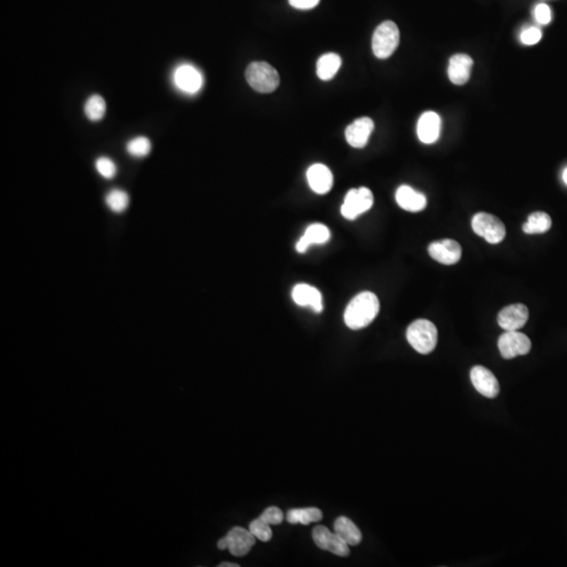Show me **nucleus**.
Returning <instances> with one entry per match:
<instances>
[{
	"label": "nucleus",
	"mask_w": 567,
	"mask_h": 567,
	"mask_svg": "<svg viewBox=\"0 0 567 567\" xmlns=\"http://www.w3.org/2000/svg\"><path fill=\"white\" fill-rule=\"evenodd\" d=\"M379 307L378 297L370 291H363L348 303L343 314L345 323L352 330L366 328L378 314Z\"/></svg>",
	"instance_id": "f257e3e1"
},
{
	"label": "nucleus",
	"mask_w": 567,
	"mask_h": 567,
	"mask_svg": "<svg viewBox=\"0 0 567 567\" xmlns=\"http://www.w3.org/2000/svg\"><path fill=\"white\" fill-rule=\"evenodd\" d=\"M407 339L417 352L429 354L436 348L438 331L432 321L417 319L408 327Z\"/></svg>",
	"instance_id": "f03ea898"
},
{
	"label": "nucleus",
	"mask_w": 567,
	"mask_h": 567,
	"mask_svg": "<svg viewBox=\"0 0 567 567\" xmlns=\"http://www.w3.org/2000/svg\"><path fill=\"white\" fill-rule=\"evenodd\" d=\"M245 76L248 85L259 93H272L279 85V75L277 69L263 61L250 63Z\"/></svg>",
	"instance_id": "7ed1b4c3"
},
{
	"label": "nucleus",
	"mask_w": 567,
	"mask_h": 567,
	"mask_svg": "<svg viewBox=\"0 0 567 567\" xmlns=\"http://www.w3.org/2000/svg\"><path fill=\"white\" fill-rule=\"evenodd\" d=\"M400 34L396 23L387 20L376 28L372 37V50L379 59L390 57L399 45Z\"/></svg>",
	"instance_id": "20e7f679"
},
{
	"label": "nucleus",
	"mask_w": 567,
	"mask_h": 567,
	"mask_svg": "<svg viewBox=\"0 0 567 567\" xmlns=\"http://www.w3.org/2000/svg\"><path fill=\"white\" fill-rule=\"evenodd\" d=\"M472 228L476 235L482 237L490 244H499L506 235L503 222L491 213H479L472 220Z\"/></svg>",
	"instance_id": "39448f33"
},
{
	"label": "nucleus",
	"mask_w": 567,
	"mask_h": 567,
	"mask_svg": "<svg viewBox=\"0 0 567 567\" xmlns=\"http://www.w3.org/2000/svg\"><path fill=\"white\" fill-rule=\"evenodd\" d=\"M374 197L372 191L367 187L351 189L345 197L343 204L341 205V215L345 219L352 221L359 215L368 211L372 207Z\"/></svg>",
	"instance_id": "423d86ee"
},
{
	"label": "nucleus",
	"mask_w": 567,
	"mask_h": 567,
	"mask_svg": "<svg viewBox=\"0 0 567 567\" xmlns=\"http://www.w3.org/2000/svg\"><path fill=\"white\" fill-rule=\"evenodd\" d=\"M501 356L512 359L520 355H526L532 349V341L524 333L519 331H505L498 341Z\"/></svg>",
	"instance_id": "0eeeda50"
},
{
	"label": "nucleus",
	"mask_w": 567,
	"mask_h": 567,
	"mask_svg": "<svg viewBox=\"0 0 567 567\" xmlns=\"http://www.w3.org/2000/svg\"><path fill=\"white\" fill-rule=\"evenodd\" d=\"M312 538L317 548L321 550L332 553L339 557H348L350 555L349 545L336 533L331 532L326 526L319 525L313 528Z\"/></svg>",
	"instance_id": "6e6552de"
},
{
	"label": "nucleus",
	"mask_w": 567,
	"mask_h": 567,
	"mask_svg": "<svg viewBox=\"0 0 567 567\" xmlns=\"http://www.w3.org/2000/svg\"><path fill=\"white\" fill-rule=\"evenodd\" d=\"M173 83L180 91L193 95L202 89L204 80L197 67L191 65H181L173 71Z\"/></svg>",
	"instance_id": "1a4fd4ad"
},
{
	"label": "nucleus",
	"mask_w": 567,
	"mask_h": 567,
	"mask_svg": "<svg viewBox=\"0 0 567 567\" xmlns=\"http://www.w3.org/2000/svg\"><path fill=\"white\" fill-rule=\"evenodd\" d=\"M428 250L433 259L443 265L457 264L462 255L460 244L454 239L433 242Z\"/></svg>",
	"instance_id": "9d476101"
},
{
	"label": "nucleus",
	"mask_w": 567,
	"mask_h": 567,
	"mask_svg": "<svg viewBox=\"0 0 567 567\" xmlns=\"http://www.w3.org/2000/svg\"><path fill=\"white\" fill-rule=\"evenodd\" d=\"M528 307L523 303H513L499 312V326L505 331H518L528 323Z\"/></svg>",
	"instance_id": "9b49d317"
},
{
	"label": "nucleus",
	"mask_w": 567,
	"mask_h": 567,
	"mask_svg": "<svg viewBox=\"0 0 567 567\" xmlns=\"http://www.w3.org/2000/svg\"><path fill=\"white\" fill-rule=\"evenodd\" d=\"M471 381L477 391L488 398H495L499 394L500 386L496 376L489 369L475 366L471 370Z\"/></svg>",
	"instance_id": "f8f14e48"
},
{
	"label": "nucleus",
	"mask_w": 567,
	"mask_h": 567,
	"mask_svg": "<svg viewBox=\"0 0 567 567\" xmlns=\"http://www.w3.org/2000/svg\"><path fill=\"white\" fill-rule=\"evenodd\" d=\"M227 540L228 548L227 550L235 557H244L250 552L253 545L255 544L257 538L253 536V533L244 528H231L228 534L225 536Z\"/></svg>",
	"instance_id": "ddd939ff"
},
{
	"label": "nucleus",
	"mask_w": 567,
	"mask_h": 567,
	"mask_svg": "<svg viewBox=\"0 0 567 567\" xmlns=\"http://www.w3.org/2000/svg\"><path fill=\"white\" fill-rule=\"evenodd\" d=\"M373 129L374 122L371 118H359L347 127L345 131L347 142L354 149H363L368 145L369 138Z\"/></svg>",
	"instance_id": "4468645a"
},
{
	"label": "nucleus",
	"mask_w": 567,
	"mask_h": 567,
	"mask_svg": "<svg viewBox=\"0 0 567 567\" xmlns=\"http://www.w3.org/2000/svg\"><path fill=\"white\" fill-rule=\"evenodd\" d=\"M441 120L435 111H425L419 118L417 123V135L419 140L425 145H432L436 142L440 133Z\"/></svg>",
	"instance_id": "2eb2a0df"
},
{
	"label": "nucleus",
	"mask_w": 567,
	"mask_h": 567,
	"mask_svg": "<svg viewBox=\"0 0 567 567\" xmlns=\"http://www.w3.org/2000/svg\"><path fill=\"white\" fill-rule=\"evenodd\" d=\"M307 180L309 186L314 193L325 195L329 193L333 186V175L326 165L313 164L307 171Z\"/></svg>",
	"instance_id": "dca6fc26"
},
{
	"label": "nucleus",
	"mask_w": 567,
	"mask_h": 567,
	"mask_svg": "<svg viewBox=\"0 0 567 567\" xmlns=\"http://www.w3.org/2000/svg\"><path fill=\"white\" fill-rule=\"evenodd\" d=\"M292 299L295 303L301 307H311L313 311L321 313L323 311V297L314 287L307 284H299L293 288Z\"/></svg>",
	"instance_id": "f3484780"
},
{
	"label": "nucleus",
	"mask_w": 567,
	"mask_h": 567,
	"mask_svg": "<svg viewBox=\"0 0 567 567\" xmlns=\"http://www.w3.org/2000/svg\"><path fill=\"white\" fill-rule=\"evenodd\" d=\"M473 59L465 54H457L451 57L449 63L448 74L451 83L456 85H463L470 79Z\"/></svg>",
	"instance_id": "a211bd4d"
},
{
	"label": "nucleus",
	"mask_w": 567,
	"mask_h": 567,
	"mask_svg": "<svg viewBox=\"0 0 567 567\" xmlns=\"http://www.w3.org/2000/svg\"><path fill=\"white\" fill-rule=\"evenodd\" d=\"M397 204L410 213H419L423 211L427 206V197L423 193L414 191L412 187L408 185H403L397 189L396 195Z\"/></svg>",
	"instance_id": "6ab92c4d"
},
{
	"label": "nucleus",
	"mask_w": 567,
	"mask_h": 567,
	"mask_svg": "<svg viewBox=\"0 0 567 567\" xmlns=\"http://www.w3.org/2000/svg\"><path fill=\"white\" fill-rule=\"evenodd\" d=\"M330 239V231L323 224H312L306 229L303 237L297 243V250L305 253L312 245L325 244Z\"/></svg>",
	"instance_id": "aec40b11"
},
{
	"label": "nucleus",
	"mask_w": 567,
	"mask_h": 567,
	"mask_svg": "<svg viewBox=\"0 0 567 567\" xmlns=\"http://www.w3.org/2000/svg\"><path fill=\"white\" fill-rule=\"evenodd\" d=\"M334 532L343 539L349 546H355L361 542V531L356 525L347 517H339L334 522Z\"/></svg>",
	"instance_id": "412c9836"
},
{
	"label": "nucleus",
	"mask_w": 567,
	"mask_h": 567,
	"mask_svg": "<svg viewBox=\"0 0 567 567\" xmlns=\"http://www.w3.org/2000/svg\"><path fill=\"white\" fill-rule=\"evenodd\" d=\"M341 67V58L334 53L325 54L319 58L317 63V73L319 79L328 81L332 79L339 67Z\"/></svg>",
	"instance_id": "4be33fe9"
},
{
	"label": "nucleus",
	"mask_w": 567,
	"mask_h": 567,
	"mask_svg": "<svg viewBox=\"0 0 567 567\" xmlns=\"http://www.w3.org/2000/svg\"><path fill=\"white\" fill-rule=\"evenodd\" d=\"M552 227V219L548 213L537 211L528 217V222L524 223L522 231L528 235H540L550 231Z\"/></svg>",
	"instance_id": "5701e85b"
},
{
	"label": "nucleus",
	"mask_w": 567,
	"mask_h": 567,
	"mask_svg": "<svg viewBox=\"0 0 567 567\" xmlns=\"http://www.w3.org/2000/svg\"><path fill=\"white\" fill-rule=\"evenodd\" d=\"M323 518V513L317 508L293 509L287 513V521L291 524L308 525L319 522Z\"/></svg>",
	"instance_id": "b1692460"
},
{
	"label": "nucleus",
	"mask_w": 567,
	"mask_h": 567,
	"mask_svg": "<svg viewBox=\"0 0 567 567\" xmlns=\"http://www.w3.org/2000/svg\"><path fill=\"white\" fill-rule=\"evenodd\" d=\"M105 113H107V103L101 96L95 94L87 98L85 103V114L87 119L91 120L92 122H98L103 119Z\"/></svg>",
	"instance_id": "393cba45"
},
{
	"label": "nucleus",
	"mask_w": 567,
	"mask_h": 567,
	"mask_svg": "<svg viewBox=\"0 0 567 567\" xmlns=\"http://www.w3.org/2000/svg\"><path fill=\"white\" fill-rule=\"evenodd\" d=\"M105 203L114 213H121L129 207V195L122 189H113L105 197Z\"/></svg>",
	"instance_id": "a878e982"
},
{
	"label": "nucleus",
	"mask_w": 567,
	"mask_h": 567,
	"mask_svg": "<svg viewBox=\"0 0 567 567\" xmlns=\"http://www.w3.org/2000/svg\"><path fill=\"white\" fill-rule=\"evenodd\" d=\"M127 151L135 158H145L151 153V143L149 138L139 136L129 140L127 145Z\"/></svg>",
	"instance_id": "bb28decb"
},
{
	"label": "nucleus",
	"mask_w": 567,
	"mask_h": 567,
	"mask_svg": "<svg viewBox=\"0 0 567 567\" xmlns=\"http://www.w3.org/2000/svg\"><path fill=\"white\" fill-rule=\"evenodd\" d=\"M249 531L253 533V536L257 540L263 541V542H268L272 538V530H271V525L261 520V518L255 519L253 522L249 524Z\"/></svg>",
	"instance_id": "cd10ccee"
},
{
	"label": "nucleus",
	"mask_w": 567,
	"mask_h": 567,
	"mask_svg": "<svg viewBox=\"0 0 567 567\" xmlns=\"http://www.w3.org/2000/svg\"><path fill=\"white\" fill-rule=\"evenodd\" d=\"M96 169L105 179H113L117 173L115 162L109 157H100L96 161Z\"/></svg>",
	"instance_id": "c85d7f7f"
},
{
	"label": "nucleus",
	"mask_w": 567,
	"mask_h": 567,
	"mask_svg": "<svg viewBox=\"0 0 567 567\" xmlns=\"http://www.w3.org/2000/svg\"><path fill=\"white\" fill-rule=\"evenodd\" d=\"M542 37V32L539 28L530 27L521 32V43L525 45H534L538 43Z\"/></svg>",
	"instance_id": "c756f323"
},
{
	"label": "nucleus",
	"mask_w": 567,
	"mask_h": 567,
	"mask_svg": "<svg viewBox=\"0 0 567 567\" xmlns=\"http://www.w3.org/2000/svg\"><path fill=\"white\" fill-rule=\"evenodd\" d=\"M534 17L539 25H548L552 21V10L545 3H539L535 7Z\"/></svg>",
	"instance_id": "7c9ffc66"
},
{
	"label": "nucleus",
	"mask_w": 567,
	"mask_h": 567,
	"mask_svg": "<svg viewBox=\"0 0 567 567\" xmlns=\"http://www.w3.org/2000/svg\"><path fill=\"white\" fill-rule=\"evenodd\" d=\"M259 518H261V520H264L265 522L268 523V524L279 525L283 522L284 515L283 512H281L279 508H277V506H270V508L266 509V510L263 512V514L259 516Z\"/></svg>",
	"instance_id": "2f4dec72"
},
{
	"label": "nucleus",
	"mask_w": 567,
	"mask_h": 567,
	"mask_svg": "<svg viewBox=\"0 0 567 567\" xmlns=\"http://www.w3.org/2000/svg\"><path fill=\"white\" fill-rule=\"evenodd\" d=\"M321 0H289V5L297 10H311L319 5Z\"/></svg>",
	"instance_id": "473e14b6"
},
{
	"label": "nucleus",
	"mask_w": 567,
	"mask_h": 567,
	"mask_svg": "<svg viewBox=\"0 0 567 567\" xmlns=\"http://www.w3.org/2000/svg\"><path fill=\"white\" fill-rule=\"evenodd\" d=\"M217 548L221 550H226V548H228V544H227V540L225 537L224 538L220 539L219 542H217Z\"/></svg>",
	"instance_id": "72a5a7b5"
},
{
	"label": "nucleus",
	"mask_w": 567,
	"mask_h": 567,
	"mask_svg": "<svg viewBox=\"0 0 567 567\" xmlns=\"http://www.w3.org/2000/svg\"><path fill=\"white\" fill-rule=\"evenodd\" d=\"M219 567H239V565L235 564V563L223 562L221 563V564H219Z\"/></svg>",
	"instance_id": "f704fd0d"
},
{
	"label": "nucleus",
	"mask_w": 567,
	"mask_h": 567,
	"mask_svg": "<svg viewBox=\"0 0 567 567\" xmlns=\"http://www.w3.org/2000/svg\"><path fill=\"white\" fill-rule=\"evenodd\" d=\"M562 180L563 182H564L565 185H567V167H565L564 171H563Z\"/></svg>",
	"instance_id": "c9c22d12"
}]
</instances>
